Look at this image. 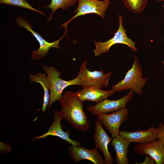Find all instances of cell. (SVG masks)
Instances as JSON below:
<instances>
[{
    "mask_svg": "<svg viewBox=\"0 0 164 164\" xmlns=\"http://www.w3.org/2000/svg\"><path fill=\"white\" fill-rule=\"evenodd\" d=\"M59 101L65 120L76 129L82 132L86 131L89 122L83 109V102L78 99L76 93L66 91Z\"/></svg>",
    "mask_w": 164,
    "mask_h": 164,
    "instance_id": "6da1fadb",
    "label": "cell"
},
{
    "mask_svg": "<svg viewBox=\"0 0 164 164\" xmlns=\"http://www.w3.org/2000/svg\"><path fill=\"white\" fill-rule=\"evenodd\" d=\"M133 57L132 68L126 73L124 79L117 84L112 85L111 90L114 92L130 89L138 94H142V88L148 79L142 78V68L139 60L135 55Z\"/></svg>",
    "mask_w": 164,
    "mask_h": 164,
    "instance_id": "7a4b0ae2",
    "label": "cell"
},
{
    "mask_svg": "<svg viewBox=\"0 0 164 164\" xmlns=\"http://www.w3.org/2000/svg\"><path fill=\"white\" fill-rule=\"evenodd\" d=\"M43 69L47 75L49 82L50 98L48 104L49 110L52 104L59 101L61 97L63 90L67 86L71 85H80V80L77 77L75 78L68 81L60 77V72L53 66L50 67L46 65Z\"/></svg>",
    "mask_w": 164,
    "mask_h": 164,
    "instance_id": "3957f363",
    "label": "cell"
},
{
    "mask_svg": "<svg viewBox=\"0 0 164 164\" xmlns=\"http://www.w3.org/2000/svg\"><path fill=\"white\" fill-rule=\"evenodd\" d=\"M118 18L119 22L118 28L113 37L104 42L101 41H94L95 48L93 50V52L95 56H99L102 54L108 52L112 46L118 43L126 45L134 52H138L135 46V43L131 38L128 37L126 30L123 27L122 16L118 14Z\"/></svg>",
    "mask_w": 164,
    "mask_h": 164,
    "instance_id": "277c9868",
    "label": "cell"
},
{
    "mask_svg": "<svg viewBox=\"0 0 164 164\" xmlns=\"http://www.w3.org/2000/svg\"><path fill=\"white\" fill-rule=\"evenodd\" d=\"M87 61L83 62L77 77L79 79L80 85L83 87L95 86L100 88L107 87L113 72L107 74L102 70L91 71L87 68Z\"/></svg>",
    "mask_w": 164,
    "mask_h": 164,
    "instance_id": "5b68a950",
    "label": "cell"
},
{
    "mask_svg": "<svg viewBox=\"0 0 164 164\" xmlns=\"http://www.w3.org/2000/svg\"><path fill=\"white\" fill-rule=\"evenodd\" d=\"M78 5L74 13L76 14L70 20L61 25V27L65 30L68 24L73 19L87 14H95L103 19L104 18L105 12L111 4L110 1H102L98 0H77Z\"/></svg>",
    "mask_w": 164,
    "mask_h": 164,
    "instance_id": "8992f818",
    "label": "cell"
},
{
    "mask_svg": "<svg viewBox=\"0 0 164 164\" xmlns=\"http://www.w3.org/2000/svg\"><path fill=\"white\" fill-rule=\"evenodd\" d=\"M16 22L20 27H22L26 29L28 31L30 32L38 42L40 45L39 48L37 50H33L31 56L32 59L35 60H39L45 57L51 48H60L58 45L59 42L67 31H65L62 37L59 39L50 43L44 39L39 33L33 30L30 23L25 20L22 16H19L17 18Z\"/></svg>",
    "mask_w": 164,
    "mask_h": 164,
    "instance_id": "52a82bcc",
    "label": "cell"
},
{
    "mask_svg": "<svg viewBox=\"0 0 164 164\" xmlns=\"http://www.w3.org/2000/svg\"><path fill=\"white\" fill-rule=\"evenodd\" d=\"M129 112L127 108H123L110 114H101L97 115L98 120L109 132L112 138L119 135L121 124L127 119Z\"/></svg>",
    "mask_w": 164,
    "mask_h": 164,
    "instance_id": "ba28073f",
    "label": "cell"
},
{
    "mask_svg": "<svg viewBox=\"0 0 164 164\" xmlns=\"http://www.w3.org/2000/svg\"><path fill=\"white\" fill-rule=\"evenodd\" d=\"M133 92L131 90L127 95L117 100L105 99L94 105L88 107L87 109L92 114L96 115L117 111L125 108L127 103L132 98Z\"/></svg>",
    "mask_w": 164,
    "mask_h": 164,
    "instance_id": "9c48e42d",
    "label": "cell"
},
{
    "mask_svg": "<svg viewBox=\"0 0 164 164\" xmlns=\"http://www.w3.org/2000/svg\"><path fill=\"white\" fill-rule=\"evenodd\" d=\"M63 118L64 114L61 111L60 112L58 111H55L54 113L53 121L48 131L40 136H36V139L44 138L49 135L57 136L70 144L71 145L80 146L81 143L79 142L70 138L69 131L65 132L63 130L61 126V122Z\"/></svg>",
    "mask_w": 164,
    "mask_h": 164,
    "instance_id": "30bf717a",
    "label": "cell"
},
{
    "mask_svg": "<svg viewBox=\"0 0 164 164\" xmlns=\"http://www.w3.org/2000/svg\"><path fill=\"white\" fill-rule=\"evenodd\" d=\"M139 155H147L157 164H164V148L157 139L147 143H138L134 148Z\"/></svg>",
    "mask_w": 164,
    "mask_h": 164,
    "instance_id": "8fae6325",
    "label": "cell"
},
{
    "mask_svg": "<svg viewBox=\"0 0 164 164\" xmlns=\"http://www.w3.org/2000/svg\"><path fill=\"white\" fill-rule=\"evenodd\" d=\"M101 124L98 120L96 121L95 125V132L94 137L95 142V146L99 148L104 155L105 163L112 164L114 160L109 152L108 146L112 139L109 137L104 129Z\"/></svg>",
    "mask_w": 164,
    "mask_h": 164,
    "instance_id": "7c38bea8",
    "label": "cell"
},
{
    "mask_svg": "<svg viewBox=\"0 0 164 164\" xmlns=\"http://www.w3.org/2000/svg\"><path fill=\"white\" fill-rule=\"evenodd\" d=\"M95 147L92 149H88L80 146L71 145L69 148V151L71 158L75 162L83 159H87L94 164H104L105 161L97 152Z\"/></svg>",
    "mask_w": 164,
    "mask_h": 164,
    "instance_id": "4fadbf2b",
    "label": "cell"
},
{
    "mask_svg": "<svg viewBox=\"0 0 164 164\" xmlns=\"http://www.w3.org/2000/svg\"><path fill=\"white\" fill-rule=\"evenodd\" d=\"M119 135L130 142L147 143L152 142L157 138L158 128L152 125L146 130H140L134 132L119 131Z\"/></svg>",
    "mask_w": 164,
    "mask_h": 164,
    "instance_id": "5bb4252c",
    "label": "cell"
},
{
    "mask_svg": "<svg viewBox=\"0 0 164 164\" xmlns=\"http://www.w3.org/2000/svg\"><path fill=\"white\" fill-rule=\"evenodd\" d=\"M114 93L111 90H103L97 87L91 86L84 87L83 89L78 91L76 93L78 99L82 102L88 101L98 103L112 95Z\"/></svg>",
    "mask_w": 164,
    "mask_h": 164,
    "instance_id": "9a60e30c",
    "label": "cell"
},
{
    "mask_svg": "<svg viewBox=\"0 0 164 164\" xmlns=\"http://www.w3.org/2000/svg\"><path fill=\"white\" fill-rule=\"evenodd\" d=\"M130 143L119 134L112 139L111 144L116 152L115 160L117 164H128L127 154Z\"/></svg>",
    "mask_w": 164,
    "mask_h": 164,
    "instance_id": "2e32d148",
    "label": "cell"
},
{
    "mask_svg": "<svg viewBox=\"0 0 164 164\" xmlns=\"http://www.w3.org/2000/svg\"><path fill=\"white\" fill-rule=\"evenodd\" d=\"M31 82L39 83L42 85L44 91L43 101L42 112H45L47 105H48L50 94L49 93V84L47 76L44 73H37L36 74H31L29 76Z\"/></svg>",
    "mask_w": 164,
    "mask_h": 164,
    "instance_id": "e0dca14e",
    "label": "cell"
},
{
    "mask_svg": "<svg viewBox=\"0 0 164 164\" xmlns=\"http://www.w3.org/2000/svg\"><path fill=\"white\" fill-rule=\"evenodd\" d=\"M124 6L129 11L138 14L143 12L149 0H121Z\"/></svg>",
    "mask_w": 164,
    "mask_h": 164,
    "instance_id": "ac0fdd59",
    "label": "cell"
},
{
    "mask_svg": "<svg viewBox=\"0 0 164 164\" xmlns=\"http://www.w3.org/2000/svg\"><path fill=\"white\" fill-rule=\"evenodd\" d=\"M77 0H51L47 6H43L44 8H50L52 12L47 20V22L52 19V15L55 11L59 9L65 10L69 7L75 6Z\"/></svg>",
    "mask_w": 164,
    "mask_h": 164,
    "instance_id": "d6986e66",
    "label": "cell"
},
{
    "mask_svg": "<svg viewBox=\"0 0 164 164\" xmlns=\"http://www.w3.org/2000/svg\"><path fill=\"white\" fill-rule=\"evenodd\" d=\"M0 3L15 5L36 12L42 15L45 14L43 12L32 7L26 0H0Z\"/></svg>",
    "mask_w": 164,
    "mask_h": 164,
    "instance_id": "ffe728a7",
    "label": "cell"
},
{
    "mask_svg": "<svg viewBox=\"0 0 164 164\" xmlns=\"http://www.w3.org/2000/svg\"><path fill=\"white\" fill-rule=\"evenodd\" d=\"M163 123H161L158 128L157 138L160 143L164 148V129L163 127Z\"/></svg>",
    "mask_w": 164,
    "mask_h": 164,
    "instance_id": "44dd1931",
    "label": "cell"
},
{
    "mask_svg": "<svg viewBox=\"0 0 164 164\" xmlns=\"http://www.w3.org/2000/svg\"><path fill=\"white\" fill-rule=\"evenodd\" d=\"M138 164H156L155 161L149 156H148L146 155V156L145 158V160L144 162L139 163Z\"/></svg>",
    "mask_w": 164,
    "mask_h": 164,
    "instance_id": "7402d4cb",
    "label": "cell"
},
{
    "mask_svg": "<svg viewBox=\"0 0 164 164\" xmlns=\"http://www.w3.org/2000/svg\"><path fill=\"white\" fill-rule=\"evenodd\" d=\"M158 2H164V0H156Z\"/></svg>",
    "mask_w": 164,
    "mask_h": 164,
    "instance_id": "603a6c76",
    "label": "cell"
},
{
    "mask_svg": "<svg viewBox=\"0 0 164 164\" xmlns=\"http://www.w3.org/2000/svg\"><path fill=\"white\" fill-rule=\"evenodd\" d=\"M162 63L164 66V61H163L162 62Z\"/></svg>",
    "mask_w": 164,
    "mask_h": 164,
    "instance_id": "cb8c5ba5",
    "label": "cell"
},
{
    "mask_svg": "<svg viewBox=\"0 0 164 164\" xmlns=\"http://www.w3.org/2000/svg\"><path fill=\"white\" fill-rule=\"evenodd\" d=\"M163 8L164 9V4L163 5ZM163 41L164 42V38H163Z\"/></svg>",
    "mask_w": 164,
    "mask_h": 164,
    "instance_id": "d4e9b609",
    "label": "cell"
},
{
    "mask_svg": "<svg viewBox=\"0 0 164 164\" xmlns=\"http://www.w3.org/2000/svg\"><path fill=\"white\" fill-rule=\"evenodd\" d=\"M163 129H164V125L163 124Z\"/></svg>",
    "mask_w": 164,
    "mask_h": 164,
    "instance_id": "484cf974",
    "label": "cell"
},
{
    "mask_svg": "<svg viewBox=\"0 0 164 164\" xmlns=\"http://www.w3.org/2000/svg\"><path fill=\"white\" fill-rule=\"evenodd\" d=\"M104 1H109V0H104Z\"/></svg>",
    "mask_w": 164,
    "mask_h": 164,
    "instance_id": "4316f807",
    "label": "cell"
}]
</instances>
